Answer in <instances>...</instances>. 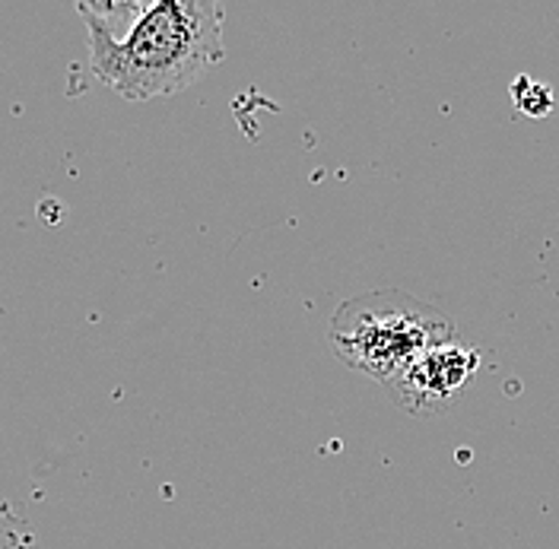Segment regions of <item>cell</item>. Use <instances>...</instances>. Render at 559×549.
Segmentation results:
<instances>
[{
  "label": "cell",
  "instance_id": "obj_2",
  "mask_svg": "<svg viewBox=\"0 0 559 549\" xmlns=\"http://www.w3.org/2000/svg\"><path fill=\"white\" fill-rule=\"evenodd\" d=\"M457 337L454 324L439 309L401 289H382L347 299L328 324V341L337 359L388 384L417 356Z\"/></svg>",
  "mask_w": 559,
  "mask_h": 549
},
{
  "label": "cell",
  "instance_id": "obj_1",
  "mask_svg": "<svg viewBox=\"0 0 559 549\" xmlns=\"http://www.w3.org/2000/svg\"><path fill=\"white\" fill-rule=\"evenodd\" d=\"M76 10L90 33V68L128 103L181 93L223 61L216 0H118Z\"/></svg>",
  "mask_w": 559,
  "mask_h": 549
},
{
  "label": "cell",
  "instance_id": "obj_3",
  "mask_svg": "<svg viewBox=\"0 0 559 549\" xmlns=\"http://www.w3.org/2000/svg\"><path fill=\"white\" fill-rule=\"evenodd\" d=\"M480 369V349L461 337L432 346L417 356L404 372L391 378L384 391L411 416H439L452 407L457 394Z\"/></svg>",
  "mask_w": 559,
  "mask_h": 549
},
{
  "label": "cell",
  "instance_id": "obj_4",
  "mask_svg": "<svg viewBox=\"0 0 559 549\" xmlns=\"http://www.w3.org/2000/svg\"><path fill=\"white\" fill-rule=\"evenodd\" d=\"M512 99L519 105V111L531 115V118H544L554 111V89L547 83L531 80V76H519L512 83Z\"/></svg>",
  "mask_w": 559,
  "mask_h": 549
}]
</instances>
